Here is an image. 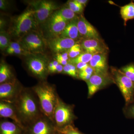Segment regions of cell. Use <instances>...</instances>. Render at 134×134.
Masks as SVG:
<instances>
[{"label":"cell","mask_w":134,"mask_h":134,"mask_svg":"<svg viewBox=\"0 0 134 134\" xmlns=\"http://www.w3.org/2000/svg\"><path fill=\"white\" fill-rule=\"evenodd\" d=\"M13 104L25 127L43 115L38 99L32 88L24 87Z\"/></svg>","instance_id":"cell-1"},{"label":"cell","mask_w":134,"mask_h":134,"mask_svg":"<svg viewBox=\"0 0 134 134\" xmlns=\"http://www.w3.org/2000/svg\"><path fill=\"white\" fill-rule=\"evenodd\" d=\"M32 89L37 97L43 114L54 123V113L59 97L55 86L42 81Z\"/></svg>","instance_id":"cell-2"},{"label":"cell","mask_w":134,"mask_h":134,"mask_svg":"<svg viewBox=\"0 0 134 134\" xmlns=\"http://www.w3.org/2000/svg\"><path fill=\"white\" fill-rule=\"evenodd\" d=\"M38 25L33 9H29L12 19L8 33L10 36L21 38L32 31Z\"/></svg>","instance_id":"cell-3"},{"label":"cell","mask_w":134,"mask_h":134,"mask_svg":"<svg viewBox=\"0 0 134 134\" xmlns=\"http://www.w3.org/2000/svg\"><path fill=\"white\" fill-rule=\"evenodd\" d=\"M73 105L64 103L59 97L54 113V124L57 129H61L74 125L77 119L74 113Z\"/></svg>","instance_id":"cell-4"},{"label":"cell","mask_w":134,"mask_h":134,"mask_svg":"<svg viewBox=\"0 0 134 134\" xmlns=\"http://www.w3.org/2000/svg\"><path fill=\"white\" fill-rule=\"evenodd\" d=\"M111 74L115 83L125 99L126 105L134 101V82L124 75L120 69L115 67L110 68Z\"/></svg>","instance_id":"cell-5"},{"label":"cell","mask_w":134,"mask_h":134,"mask_svg":"<svg viewBox=\"0 0 134 134\" xmlns=\"http://www.w3.org/2000/svg\"><path fill=\"white\" fill-rule=\"evenodd\" d=\"M19 40L18 42L23 48L33 55L43 54L45 50L44 39L36 30L32 31L23 36Z\"/></svg>","instance_id":"cell-6"},{"label":"cell","mask_w":134,"mask_h":134,"mask_svg":"<svg viewBox=\"0 0 134 134\" xmlns=\"http://www.w3.org/2000/svg\"><path fill=\"white\" fill-rule=\"evenodd\" d=\"M53 122L45 115H41L25 127L24 134H58Z\"/></svg>","instance_id":"cell-7"},{"label":"cell","mask_w":134,"mask_h":134,"mask_svg":"<svg viewBox=\"0 0 134 134\" xmlns=\"http://www.w3.org/2000/svg\"><path fill=\"white\" fill-rule=\"evenodd\" d=\"M34 7V16L38 25L45 23L55 11L59 8L58 4L50 1L35 2L32 4Z\"/></svg>","instance_id":"cell-8"},{"label":"cell","mask_w":134,"mask_h":134,"mask_svg":"<svg viewBox=\"0 0 134 134\" xmlns=\"http://www.w3.org/2000/svg\"><path fill=\"white\" fill-rule=\"evenodd\" d=\"M34 55L26 60L27 69L32 74L40 79L41 81H45L49 73L48 63L44 58Z\"/></svg>","instance_id":"cell-9"},{"label":"cell","mask_w":134,"mask_h":134,"mask_svg":"<svg viewBox=\"0 0 134 134\" xmlns=\"http://www.w3.org/2000/svg\"><path fill=\"white\" fill-rule=\"evenodd\" d=\"M86 82L88 88V98L91 97L100 90L114 83L111 73L108 74L95 73Z\"/></svg>","instance_id":"cell-10"},{"label":"cell","mask_w":134,"mask_h":134,"mask_svg":"<svg viewBox=\"0 0 134 134\" xmlns=\"http://www.w3.org/2000/svg\"><path fill=\"white\" fill-rule=\"evenodd\" d=\"M23 88L16 78L10 81L1 84L0 100L13 103Z\"/></svg>","instance_id":"cell-11"},{"label":"cell","mask_w":134,"mask_h":134,"mask_svg":"<svg viewBox=\"0 0 134 134\" xmlns=\"http://www.w3.org/2000/svg\"><path fill=\"white\" fill-rule=\"evenodd\" d=\"M46 21V29L49 39L59 36L69 23L59 15L56 11Z\"/></svg>","instance_id":"cell-12"},{"label":"cell","mask_w":134,"mask_h":134,"mask_svg":"<svg viewBox=\"0 0 134 134\" xmlns=\"http://www.w3.org/2000/svg\"><path fill=\"white\" fill-rule=\"evenodd\" d=\"M77 27L82 39L100 38L96 28L87 21L82 14L78 16Z\"/></svg>","instance_id":"cell-13"},{"label":"cell","mask_w":134,"mask_h":134,"mask_svg":"<svg viewBox=\"0 0 134 134\" xmlns=\"http://www.w3.org/2000/svg\"><path fill=\"white\" fill-rule=\"evenodd\" d=\"M80 44L83 52L93 55L108 52V47L100 38L82 39Z\"/></svg>","instance_id":"cell-14"},{"label":"cell","mask_w":134,"mask_h":134,"mask_svg":"<svg viewBox=\"0 0 134 134\" xmlns=\"http://www.w3.org/2000/svg\"><path fill=\"white\" fill-rule=\"evenodd\" d=\"M76 43L71 39L58 36L49 39L48 44L51 50L58 54L66 52Z\"/></svg>","instance_id":"cell-15"},{"label":"cell","mask_w":134,"mask_h":134,"mask_svg":"<svg viewBox=\"0 0 134 134\" xmlns=\"http://www.w3.org/2000/svg\"><path fill=\"white\" fill-rule=\"evenodd\" d=\"M107 53H101L93 55L89 64L93 68L95 73L105 74L110 73L108 71Z\"/></svg>","instance_id":"cell-16"},{"label":"cell","mask_w":134,"mask_h":134,"mask_svg":"<svg viewBox=\"0 0 134 134\" xmlns=\"http://www.w3.org/2000/svg\"><path fill=\"white\" fill-rule=\"evenodd\" d=\"M0 117L11 119L13 122L24 130L25 127L18 118L13 103L0 100Z\"/></svg>","instance_id":"cell-17"},{"label":"cell","mask_w":134,"mask_h":134,"mask_svg":"<svg viewBox=\"0 0 134 134\" xmlns=\"http://www.w3.org/2000/svg\"><path fill=\"white\" fill-rule=\"evenodd\" d=\"M78 18L77 16L74 19L70 21L59 36L71 39L75 41L81 39L77 27Z\"/></svg>","instance_id":"cell-18"},{"label":"cell","mask_w":134,"mask_h":134,"mask_svg":"<svg viewBox=\"0 0 134 134\" xmlns=\"http://www.w3.org/2000/svg\"><path fill=\"white\" fill-rule=\"evenodd\" d=\"M0 134H24V130L14 122L3 120L0 122Z\"/></svg>","instance_id":"cell-19"},{"label":"cell","mask_w":134,"mask_h":134,"mask_svg":"<svg viewBox=\"0 0 134 134\" xmlns=\"http://www.w3.org/2000/svg\"><path fill=\"white\" fill-rule=\"evenodd\" d=\"M15 78L10 67L5 62H1L0 65V83L10 81Z\"/></svg>","instance_id":"cell-20"},{"label":"cell","mask_w":134,"mask_h":134,"mask_svg":"<svg viewBox=\"0 0 134 134\" xmlns=\"http://www.w3.org/2000/svg\"><path fill=\"white\" fill-rule=\"evenodd\" d=\"M120 13L126 26L127 22L134 19V2H131L120 8Z\"/></svg>","instance_id":"cell-21"},{"label":"cell","mask_w":134,"mask_h":134,"mask_svg":"<svg viewBox=\"0 0 134 134\" xmlns=\"http://www.w3.org/2000/svg\"><path fill=\"white\" fill-rule=\"evenodd\" d=\"M59 15L68 22H69L77 17L76 14L68 7H63L56 11Z\"/></svg>","instance_id":"cell-22"},{"label":"cell","mask_w":134,"mask_h":134,"mask_svg":"<svg viewBox=\"0 0 134 134\" xmlns=\"http://www.w3.org/2000/svg\"><path fill=\"white\" fill-rule=\"evenodd\" d=\"M93 55V54H92L83 52L76 58L69 59V63L75 65L80 63H89Z\"/></svg>","instance_id":"cell-23"},{"label":"cell","mask_w":134,"mask_h":134,"mask_svg":"<svg viewBox=\"0 0 134 134\" xmlns=\"http://www.w3.org/2000/svg\"><path fill=\"white\" fill-rule=\"evenodd\" d=\"M78 73L79 72L76 66L73 63H69L63 66L62 73L68 75L73 78L78 79Z\"/></svg>","instance_id":"cell-24"},{"label":"cell","mask_w":134,"mask_h":134,"mask_svg":"<svg viewBox=\"0 0 134 134\" xmlns=\"http://www.w3.org/2000/svg\"><path fill=\"white\" fill-rule=\"evenodd\" d=\"M10 36L8 32L1 31L0 33V48L2 51L7 50L10 44Z\"/></svg>","instance_id":"cell-25"},{"label":"cell","mask_w":134,"mask_h":134,"mask_svg":"<svg viewBox=\"0 0 134 134\" xmlns=\"http://www.w3.org/2000/svg\"><path fill=\"white\" fill-rule=\"evenodd\" d=\"M83 52L80 43L76 42L67 52L70 59H72L76 58Z\"/></svg>","instance_id":"cell-26"},{"label":"cell","mask_w":134,"mask_h":134,"mask_svg":"<svg viewBox=\"0 0 134 134\" xmlns=\"http://www.w3.org/2000/svg\"><path fill=\"white\" fill-rule=\"evenodd\" d=\"M120 70L134 82V63L122 67Z\"/></svg>","instance_id":"cell-27"},{"label":"cell","mask_w":134,"mask_h":134,"mask_svg":"<svg viewBox=\"0 0 134 134\" xmlns=\"http://www.w3.org/2000/svg\"><path fill=\"white\" fill-rule=\"evenodd\" d=\"M94 71L90 65L83 70L79 71L78 73V79H81L85 82L88 81L94 74Z\"/></svg>","instance_id":"cell-28"},{"label":"cell","mask_w":134,"mask_h":134,"mask_svg":"<svg viewBox=\"0 0 134 134\" xmlns=\"http://www.w3.org/2000/svg\"><path fill=\"white\" fill-rule=\"evenodd\" d=\"M67 4L68 7L76 14H81L84 9V7L77 2L76 0L68 1Z\"/></svg>","instance_id":"cell-29"},{"label":"cell","mask_w":134,"mask_h":134,"mask_svg":"<svg viewBox=\"0 0 134 134\" xmlns=\"http://www.w3.org/2000/svg\"><path fill=\"white\" fill-rule=\"evenodd\" d=\"M57 130L60 134H85L80 132L74 125L67 126L62 129Z\"/></svg>","instance_id":"cell-30"},{"label":"cell","mask_w":134,"mask_h":134,"mask_svg":"<svg viewBox=\"0 0 134 134\" xmlns=\"http://www.w3.org/2000/svg\"><path fill=\"white\" fill-rule=\"evenodd\" d=\"M123 112L127 118L134 119V104L126 106L123 109Z\"/></svg>","instance_id":"cell-31"},{"label":"cell","mask_w":134,"mask_h":134,"mask_svg":"<svg viewBox=\"0 0 134 134\" xmlns=\"http://www.w3.org/2000/svg\"><path fill=\"white\" fill-rule=\"evenodd\" d=\"M24 48L19 42H11L8 48L6 50V52L9 54L11 51L16 49Z\"/></svg>","instance_id":"cell-32"},{"label":"cell","mask_w":134,"mask_h":134,"mask_svg":"<svg viewBox=\"0 0 134 134\" xmlns=\"http://www.w3.org/2000/svg\"><path fill=\"white\" fill-rule=\"evenodd\" d=\"M10 54H16V55H24L25 56H29L30 55H32V54L31 53L24 48L21 49H16L11 51L9 53Z\"/></svg>","instance_id":"cell-33"},{"label":"cell","mask_w":134,"mask_h":134,"mask_svg":"<svg viewBox=\"0 0 134 134\" xmlns=\"http://www.w3.org/2000/svg\"><path fill=\"white\" fill-rule=\"evenodd\" d=\"M56 60H69L70 58L68 52H64L61 53L56 54Z\"/></svg>","instance_id":"cell-34"},{"label":"cell","mask_w":134,"mask_h":134,"mask_svg":"<svg viewBox=\"0 0 134 134\" xmlns=\"http://www.w3.org/2000/svg\"><path fill=\"white\" fill-rule=\"evenodd\" d=\"M75 65L77 68L78 70V72L86 69V68L89 66V63H80L75 64Z\"/></svg>","instance_id":"cell-35"},{"label":"cell","mask_w":134,"mask_h":134,"mask_svg":"<svg viewBox=\"0 0 134 134\" xmlns=\"http://www.w3.org/2000/svg\"><path fill=\"white\" fill-rule=\"evenodd\" d=\"M8 2L7 1L4 0H1L0 1V9L2 10H6L8 8Z\"/></svg>","instance_id":"cell-36"},{"label":"cell","mask_w":134,"mask_h":134,"mask_svg":"<svg viewBox=\"0 0 134 134\" xmlns=\"http://www.w3.org/2000/svg\"><path fill=\"white\" fill-rule=\"evenodd\" d=\"M63 65L59 64L55 68L53 73H62L63 71Z\"/></svg>","instance_id":"cell-37"},{"label":"cell","mask_w":134,"mask_h":134,"mask_svg":"<svg viewBox=\"0 0 134 134\" xmlns=\"http://www.w3.org/2000/svg\"><path fill=\"white\" fill-rule=\"evenodd\" d=\"M79 3L82 5L85 8L86 7L87 3L89 1L88 0H76Z\"/></svg>","instance_id":"cell-38"},{"label":"cell","mask_w":134,"mask_h":134,"mask_svg":"<svg viewBox=\"0 0 134 134\" xmlns=\"http://www.w3.org/2000/svg\"><path fill=\"white\" fill-rule=\"evenodd\" d=\"M60 134L59 133V134Z\"/></svg>","instance_id":"cell-39"},{"label":"cell","mask_w":134,"mask_h":134,"mask_svg":"<svg viewBox=\"0 0 134 134\" xmlns=\"http://www.w3.org/2000/svg\"><path fill=\"white\" fill-rule=\"evenodd\" d=\"M133 1L134 2V1Z\"/></svg>","instance_id":"cell-40"}]
</instances>
